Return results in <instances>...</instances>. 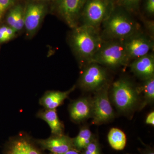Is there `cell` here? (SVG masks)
Wrapping results in <instances>:
<instances>
[{"label": "cell", "instance_id": "6da1fadb", "mask_svg": "<svg viewBox=\"0 0 154 154\" xmlns=\"http://www.w3.org/2000/svg\"><path fill=\"white\" fill-rule=\"evenodd\" d=\"M104 40L99 29L85 25L72 29L70 36V44L82 66L91 63L102 46Z\"/></svg>", "mask_w": 154, "mask_h": 154}, {"label": "cell", "instance_id": "7a4b0ae2", "mask_svg": "<svg viewBox=\"0 0 154 154\" xmlns=\"http://www.w3.org/2000/svg\"><path fill=\"white\" fill-rule=\"evenodd\" d=\"M102 25L101 36L103 40H124L139 32L140 28L137 22L128 14L115 10Z\"/></svg>", "mask_w": 154, "mask_h": 154}, {"label": "cell", "instance_id": "3957f363", "mask_svg": "<svg viewBox=\"0 0 154 154\" xmlns=\"http://www.w3.org/2000/svg\"><path fill=\"white\" fill-rule=\"evenodd\" d=\"M129 61L123 40H109L104 41L91 63L116 68L126 65Z\"/></svg>", "mask_w": 154, "mask_h": 154}, {"label": "cell", "instance_id": "277c9868", "mask_svg": "<svg viewBox=\"0 0 154 154\" xmlns=\"http://www.w3.org/2000/svg\"><path fill=\"white\" fill-rule=\"evenodd\" d=\"M114 10L112 0H87L81 14L82 25L99 29Z\"/></svg>", "mask_w": 154, "mask_h": 154}, {"label": "cell", "instance_id": "5b68a950", "mask_svg": "<svg viewBox=\"0 0 154 154\" xmlns=\"http://www.w3.org/2000/svg\"><path fill=\"white\" fill-rule=\"evenodd\" d=\"M112 93L113 103L122 111L131 110L137 102V89L128 80H119L113 83Z\"/></svg>", "mask_w": 154, "mask_h": 154}, {"label": "cell", "instance_id": "8992f818", "mask_svg": "<svg viewBox=\"0 0 154 154\" xmlns=\"http://www.w3.org/2000/svg\"><path fill=\"white\" fill-rule=\"evenodd\" d=\"M106 71L100 65L91 63L84 66L80 78V85L84 90L97 91L107 85Z\"/></svg>", "mask_w": 154, "mask_h": 154}, {"label": "cell", "instance_id": "52a82bcc", "mask_svg": "<svg viewBox=\"0 0 154 154\" xmlns=\"http://www.w3.org/2000/svg\"><path fill=\"white\" fill-rule=\"evenodd\" d=\"M107 84L96 91V96L92 101V115L94 122L99 124L107 122L114 116L108 95Z\"/></svg>", "mask_w": 154, "mask_h": 154}, {"label": "cell", "instance_id": "ba28073f", "mask_svg": "<svg viewBox=\"0 0 154 154\" xmlns=\"http://www.w3.org/2000/svg\"><path fill=\"white\" fill-rule=\"evenodd\" d=\"M123 42L130 61L146 55L154 48L151 38L139 32L124 39Z\"/></svg>", "mask_w": 154, "mask_h": 154}, {"label": "cell", "instance_id": "9c48e42d", "mask_svg": "<svg viewBox=\"0 0 154 154\" xmlns=\"http://www.w3.org/2000/svg\"><path fill=\"white\" fill-rule=\"evenodd\" d=\"M87 0H57L59 14L70 28L79 25V20Z\"/></svg>", "mask_w": 154, "mask_h": 154}, {"label": "cell", "instance_id": "30bf717a", "mask_svg": "<svg viewBox=\"0 0 154 154\" xmlns=\"http://www.w3.org/2000/svg\"><path fill=\"white\" fill-rule=\"evenodd\" d=\"M46 7L40 2L29 3L24 11V28L28 37L35 35L41 26L45 14Z\"/></svg>", "mask_w": 154, "mask_h": 154}, {"label": "cell", "instance_id": "8fae6325", "mask_svg": "<svg viewBox=\"0 0 154 154\" xmlns=\"http://www.w3.org/2000/svg\"><path fill=\"white\" fill-rule=\"evenodd\" d=\"M4 154H43L33 141L28 137L21 136L8 142Z\"/></svg>", "mask_w": 154, "mask_h": 154}, {"label": "cell", "instance_id": "7c38bea8", "mask_svg": "<svg viewBox=\"0 0 154 154\" xmlns=\"http://www.w3.org/2000/svg\"><path fill=\"white\" fill-rule=\"evenodd\" d=\"M36 142L42 149L47 150L52 154H63L75 149L72 138L63 134L53 135L46 139L38 140Z\"/></svg>", "mask_w": 154, "mask_h": 154}, {"label": "cell", "instance_id": "4fadbf2b", "mask_svg": "<svg viewBox=\"0 0 154 154\" xmlns=\"http://www.w3.org/2000/svg\"><path fill=\"white\" fill-rule=\"evenodd\" d=\"M131 71L136 75L144 80L154 77V55L153 54H148L134 60L130 64Z\"/></svg>", "mask_w": 154, "mask_h": 154}, {"label": "cell", "instance_id": "5bb4252c", "mask_svg": "<svg viewBox=\"0 0 154 154\" xmlns=\"http://www.w3.org/2000/svg\"><path fill=\"white\" fill-rule=\"evenodd\" d=\"M75 86L68 91H48L40 98L39 104L46 109H55L60 106L74 90Z\"/></svg>", "mask_w": 154, "mask_h": 154}, {"label": "cell", "instance_id": "9a60e30c", "mask_svg": "<svg viewBox=\"0 0 154 154\" xmlns=\"http://www.w3.org/2000/svg\"><path fill=\"white\" fill-rule=\"evenodd\" d=\"M92 101L87 98L78 99L71 105L70 115L75 121H81L92 115Z\"/></svg>", "mask_w": 154, "mask_h": 154}, {"label": "cell", "instance_id": "2e32d148", "mask_svg": "<svg viewBox=\"0 0 154 154\" xmlns=\"http://www.w3.org/2000/svg\"><path fill=\"white\" fill-rule=\"evenodd\" d=\"M37 116L47 122L53 135L63 134V125L59 119L56 109L40 110L37 113Z\"/></svg>", "mask_w": 154, "mask_h": 154}, {"label": "cell", "instance_id": "e0dca14e", "mask_svg": "<svg viewBox=\"0 0 154 154\" xmlns=\"http://www.w3.org/2000/svg\"><path fill=\"white\" fill-rule=\"evenodd\" d=\"M108 140L111 147L116 150L123 149L126 145V136L118 128L110 129L108 134Z\"/></svg>", "mask_w": 154, "mask_h": 154}, {"label": "cell", "instance_id": "ac0fdd59", "mask_svg": "<svg viewBox=\"0 0 154 154\" xmlns=\"http://www.w3.org/2000/svg\"><path fill=\"white\" fill-rule=\"evenodd\" d=\"M94 139L91 131L88 128H84L80 131L75 137L72 138L73 144L75 149L81 151Z\"/></svg>", "mask_w": 154, "mask_h": 154}, {"label": "cell", "instance_id": "d6986e66", "mask_svg": "<svg viewBox=\"0 0 154 154\" xmlns=\"http://www.w3.org/2000/svg\"><path fill=\"white\" fill-rule=\"evenodd\" d=\"M140 90L143 91L144 97L145 101L144 102V107L150 102H152L154 99V77L145 80L142 88Z\"/></svg>", "mask_w": 154, "mask_h": 154}, {"label": "cell", "instance_id": "ffe728a7", "mask_svg": "<svg viewBox=\"0 0 154 154\" xmlns=\"http://www.w3.org/2000/svg\"><path fill=\"white\" fill-rule=\"evenodd\" d=\"M17 32L7 25L0 26V44L8 42L14 38Z\"/></svg>", "mask_w": 154, "mask_h": 154}, {"label": "cell", "instance_id": "44dd1931", "mask_svg": "<svg viewBox=\"0 0 154 154\" xmlns=\"http://www.w3.org/2000/svg\"><path fill=\"white\" fill-rule=\"evenodd\" d=\"M16 8V21L14 29L18 33L24 28V10L21 5L15 6Z\"/></svg>", "mask_w": 154, "mask_h": 154}, {"label": "cell", "instance_id": "7402d4cb", "mask_svg": "<svg viewBox=\"0 0 154 154\" xmlns=\"http://www.w3.org/2000/svg\"><path fill=\"white\" fill-rule=\"evenodd\" d=\"M119 5L128 12H135L137 10L141 0H117Z\"/></svg>", "mask_w": 154, "mask_h": 154}, {"label": "cell", "instance_id": "603a6c76", "mask_svg": "<svg viewBox=\"0 0 154 154\" xmlns=\"http://www.w3.org/2000/svg\"><path fill=\"white\" fill-rule=\"evenodd\" d=\"M83 150L82 154H102L99 144L94 139Z\"/></svg>", "mask_w": 154, "mask_h": 154}, {"label": "cell", "instance_id": "cb8c5ba5", "mask_svg": "<svg viewBox=\"0 0 154 154\" xmlns=\"http://www.w3.org/2000/svg\"><path fill=\"white\" fill-rule=\"evenodd\" d=\"M16 0H0V24L5 14L8 9L14 6Z\"/></svg>", "mask_w": 154, "mask_h": 154}, {"label": "cell", "instance_id": "d4e9b609", "mask_svg": "<svg viewBox=\"0 0 154 154\" xmlns=\"http://www.w3.org/2000/svg\"><path fill=\"white\" fill-rule=\"evenodd\" d=\"M145 11L147 14L152 16L154 14V0H146L145 4Z\"/></svg>", "mask_w": 154, "mask_h": 154}, {"label": "cell", "instance_id": "484cf974", "mask_svg": "<svg viewBox=\"0 0 154 154\" xmlns=\"http://www.w3.org/2000/svg\"><path fill=\"white\" fill-rule=\"evenodd\" d=\"M146 122L147 124L150 125H154V111L150 113L147 116L146 119Z\"/></svg>", "mask_w": 154, "mask_h": 154}, {"label": "cell", "instance_id": "4316f807", "mask_svg": "<svg viewBox=\"0 0 154 154\" xmlns=\"http://www.w3.org/2000/svg\"><path fill=\"white\" fill-rule=\"evenodd\" d=\"M51 154H55L51 153ZM61 154H82V153L80 151L77 150L76 149H72L64 153Z\"/></svg>", "mask_w": 154, "mask_h": 154}, {"label": "cell", "instance_id": "83f0119b", "mask_svg": "<svg viewBox=\"0 0 154 154\" xmlns=\"http://www.w3.org/2000/svg\"><path fill=\"white\" fill-rule=\"evenodd\" d=\"M143 154H154V151L152 149H148L144 152Z\"/></svg>", "mask_w": 154, "mask_h": 154}, {"label": "cell", "instance_id": "f1b7e54d", "mask_svg": "<svg viewBox=\"0 0 154 154\" xmlns=\"http://www.w3.org/2000/svg\"><path fill=\"white\" fill-rule=\"evenodd\" d=\"M37 2H43V1H52V0H35Z\"/></svg>", "mask_w": 154, "mask_h": 154}]
</instances>
